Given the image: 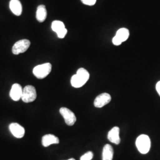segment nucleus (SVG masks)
<instances>
[{"mask_svg": "<svg viewBox=\"0 0 160 160\" xmlns=\"http://www.w3.org/2000/svg\"><path fill=\"white\" fill-rule=\"evenodd\" d=\"M30 45V42L28 39L18 40L12 46V52L14 55H18L26 51Z\"/></svg>", "mask_w": 160, "mask_h": 160, "instance_id": "423d86ee", "label": "nucleus"}, {"mask_svg": "<svg viewBox=\"0 0 160 160\" xmlns=\"http://www.w3.org/2000/svg\"><path fill=\"white\" fill-rule=\"evenodd\" d=\"M51 27L52 30L56 32L57 33L65 28L64 23L62 22L59 21V20L53 21L52 23Z\"/></svg>", "mask_w": 160, "mask_h": 160, "instance_id": "dca6fc26", "label": "nucleus"}, {"mask_svg": "<svg viewBox=\"0 0 160 160\" xmlns=\"http://www.w3.org/2000/svg\"><path fill=\"white\" fill-rule=\"evenodd\" d=\"M23 88L22 86L18 84H14L12 87L10 92V96L14 101H18L22 98L23 94Z\"/></svg>", "mask_w": 160, "mask_h": 160, "instance_id": "1a4fd4ad", "label": "nucleus"}, {"mask_svg": "<svg viewBox=\"0 0 160 160\" xmlns=\"http://www.w3.org/2000/svg\"><path fill=\"white\" fill-rule=\"evenodd\" d=\"M51 70L52 65L51 63H43L36 66L33 70V73L37 78L43 79L50 74Z\"/></svg>", "mask_w": 160, "mask_h": 160, "instance_id": "7ed1b4c3", "label": "nucleus"}, {"mask_svg": "<svg viewBox=\"0 0 160 160\" xmlns=\"http://www.w3.org/2000/svg\"><path fill=\"white\" fill-rule=\"evenodd\" d=\"M9 129L12 135L17 138H22L24 136L25 130L23 126L17 123H12L9 126Z\"/></svg>", "mask_w": 160, "mask_h": 160, "instance_id": "6e6552de", "label": "nucleus"}, {"mask_svg": "<svg viewBox=\"0 0 160 160\" xmlns=\"http://www.w3.org/2000/svg\"><path fill=\"white\" fill-rule=\"evenodd\" d=\"M90 78V74L86 69L81 68L71 79V84L74 88H80L84 86Z\"/></svg>", "mask_w": 160, "mask_h": 160, "instance_id": "f257e3e1", "label": "nucleus"}, {"mask_svg": "<svg viewBox=\"0 0 160 160\" xmlns=\"http://www.w3.org/2000/svg\"><path fill=\"white\" fill-rule=\"evenodd\" d=\"M10 8L12 12L17 16H20L22 13V6L19 0H11Z\"/></svg>", "mask_w": 160, "mask_h": 160, "instance_id": "f8f14e48", "label": "nucleus"}, {"mask_svg": "<svg viewBox=\"0 0 160 160\" xmlns=\"http://www.w3.org/2000/svg\"><path fill=\"white\" fill-rule=\"evenodd\" d=\"M47 17V11H46V7L44 5H40L38 6L36 11V17L37 20L42 23L46 20Z\"/></svg>", "mask_w": 160, "mask_h": 160, "instance_id": "ddd939ff", "label": "nucleus"}, {"mask_svg": "<svg viewBox=\"0 0 160 160\" xmlns=\"http://www.w3.org/2000/svg\"><path fill=\"white\" fill-rule=\"evenodd\" d=\"M112 100L111 96L106 92L98 95L94 102V105L97 108H102L105 105L110 102Z\"/></svg>", "mask_w": 160, "mask_h": 160, "instance_id": "0eeeda50", "label": "nucleus"}, {"mask_svg": "<svg viewBox=\"0 0 160 160\" xmlns=\"http://www.w3.org/2000/svg\"><path fill=\"white\" fill-rule=\"evenodd\" d=\"M115 36H117L122 42H123L128 40L129 38V31L126 28H121L117 31Z\"/></svg>", "mask_w": 160, "mask_h": 160, "instance_id": "2eb2a0df", "label": "nucleus"}, {"mask_svg": "<svg viewBox=\"0 0 160 160\" xmlns=\"http://www.w3.org/2000/svg\"><path fill=\"white\" fill-rule=\"evenodd\" d=\"M37 97V92L34 86H26L23 90L22 100L23 102L28 103L34 102Z\"/></svg>", "mask_w": 160, "mask_h": 160, "instance_id": "20e7f679", "label": "nucleus"}, {"mask_svg": "<svg viewBox=\"0 0 160 160\" xmlns=\"http://www.w3.org/2000/svg\"><path fill=\"white\" fill-rule=\"evenodd\" d=\"M75 160L74 158H70V159H68V160Z\"/></svg>", "mask_w": 160, "mask_h": 160, "instance_id": "4be33fe9", "label": "nucleus"}, {"mask_svg": "<svg viewBox=\"0 0 160 160\" xmlns=\"http://www.w3.org/2000/svg\"><path fill=\"white\" fill-rule=\"evenodd\" d=\"M120 129L118 126L113 127L108 133V138L109 141L114 143L116 145H118L120 142Z\"/></svg>", "mask_w": 160, "mask_h": 160, "instance_id": "9d476101", "label": "nucleus"}, {"mask_svg": "<svg viewBox=\"0 0 160 160\" xmlns=\"http://www.w3.org/2000/svg\"><path fill=\"white\" fill-rule=\"evenodd\" d=\"M156 90L160 96V81H158L156 84Z\"/></svg>", "mask_w": 160, "mask_h": 160, "instance_id": "412c9836", "label": "nucleus"}, {"mask_svg": "<svg viewBox=\"0 0 160 160\" xmlns=\"http://www.w3.org/2000/svg\"><path fill=\"white\" fill-rule=\"evenodd\" d=\"M59 142V138L52 134H48L44 135L42 139V143L43 146L45 147H48L52 144H58Z\"/></svg>", "mask_w": 160, "mask_h": 160, "instance_id": "9b49d317", "label": "nucleus"}, {"mask_svg": "<svg viewBox=\"0 0 160 160\" xmlns=\"http://www.w3.org/2000/svg\"><path fill=\"white\" fill-rule=\"evenodd\" d=\"M112 42H113V44L116 46H119L122 43V42L120 41V39L116 36L113 38Z\"/></svg>", "mask_w": 160, "mask_h": 160, "instance_id": "aec40b11", "label": "nucleus"}, {"mask_svg": "<svg viewBox=\"0 0 160 160\" xmlns=\"http://www.w3.org/2000/svg\"><path fill=\"white\" fill-rule=\"evenodd\" d=\"M113 149L112 147L109 145L106 144L103 147V152H102V160H112L113 158Z\"/></svg>", "mask_w": 160, "mask_h": 160, "instance_id": "4468645a", "label": "nucleus"}, {"mask_svg": "<svg viewBox=\"0 0 160 160\" xmlns=\"http://www.w3.org/2000/svg\"><path fill=\"white\" fill-rule=\"evenodd\" d=\"M59 112L62 116L65 123L68 126H73L77 121V118L74 112L67 108H61Z\"/></svg>", "mask_w": 160, "mask_h": 160, "instance_id": "39448f33", "label": "nucleus"}, {"mask_svg": "<svg viewBox=\"0 0 160 160\" xmlns=\"http://www.w3.org/2000/svg\"><path fill=\"white\" fill-rule=\"evenodd\" d=\"M67 29L66 28L63 29V30H62L61 31H60L59 32L57 33L58 36L59 38L60 39H63L64 38V37L66 36V34H67Z\"/></svg>", "mask_w": 160, "mask_h": 160, "instance_id": "6ab92c4d", "label": "nucleus"}, {"mask_svg": "<svg viewBox=\"0 0 160 160\" xmlns=\"http://www.w3.org/2000/svg\"><path fill=\"white\" fill-rule=\"evenodd\" d=\"M136 146L140 153L147 154L151 148V141L148 135H141L136 140Z\"/></svg>", "mask_w": 160, "mask_h": 160, "instance_id": "f03ea898", "label": "nucleus"}, {"mask_svg": "<svg viewBox=\"0 0 160 160\" xmlns=\"http://www.w3.org/2000/svg\"><path fill=\"white\" fill-rule=\"evenodd\" d=\"M92 158L93 153L91 151H88L81 157L80 160H92Z\"/></svg>", "mask_w": 160, "mask_h": 160, "instance_id": "f3484780", "label": "nucleus"}, {"mask_svg": "<svg viewBox=\"0 0 160 160\" xmlns=\"http://www.w3.org/2000/svg\"><path fill=\"white\" fill-rule=\"evenodd\" d=\"M81 1L84 4L89 6H94L97 1V0H81Z\"/></svg>", "mask_w": 160, "mask_h": 160, "instance_id": "a211bd4d", "label": "nucleus"}]
</instances>
